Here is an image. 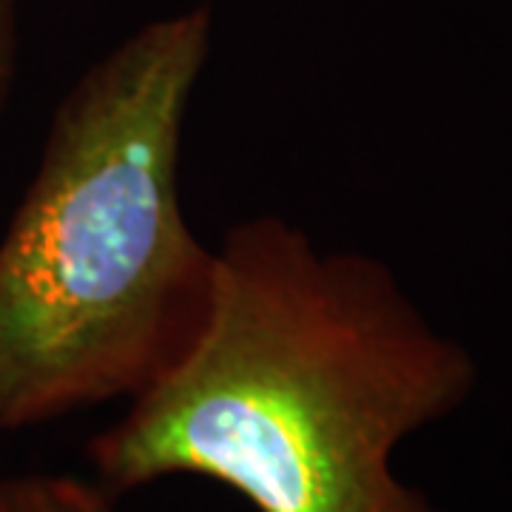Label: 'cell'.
Here are the masks:
<instances>
[{"label":"cell","instance_id":"obj_2","mask_svg":"<svg viewBox=\"0 0 512 512\" xmlns=\"http://www.w3.org/2000/svg\"><path fill=\"white\" fill-rule=\"evenodd\" d=\"M214 12L137 26L77 77L0 237V433L131 402L208 322L217 251L180 200Z\"/></svg>","mask_w":512,"mask_h":512},{"label":"cell","instance_id":"obj_3","mask_svg":"<svg viewBox=\"0 0 512 512\" xmlns=\"http://www.w3.org/2000/svg\"><path fill=\"white\" fill-rule=\"evenodd\" d=\"M0 512H123L120 495L97 478L20 473L0 478Z\"/></svg>","mask_w":512,"mask_h":512},{"label":"cell","instance_id":"obj_4","mask_svg":"<svg viewBox=\"0 0 512 512\" xmlns=\"http://www.w3.org/2000/svg\"><path fill=\"white\" fill-rule=\"evenodd\" d=\"M20 57V18L18 0H0V117L12 97L18 77Z\"/></svg>","mask_w":512,"mask_h":512},{"label":"cell","instance_id":"obj_1","mask_svg":"<svg viewBox=\"0 0 512 512\" xmlns=\"http://www.w3.org/2000/svg\"><path fill=\"white\" fill-rule=\"evenodd\" d=\"M476 384L470 348L382 259L262 214L222 237L197 342L86 456L117 495L197 476L256 512H444L396 473V453Z\"/></svg>","mask_w":512,"mask_h":512}]
</instances>
